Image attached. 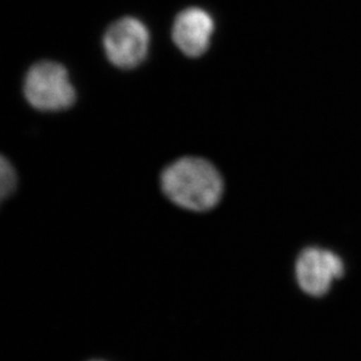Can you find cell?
<instances>
[{
	"label": "cell",
	"instance_id": "cell-1",
	"mask_svg": "<svg viewBox=\"0 0 361 361\" xmlns=\"http://www.w3.org/2000/svg\"><path fill=\"white\" fill-rule=\"evenodd\" d=\"M164 194L182 208L204 212L214 208L222 196L223 180L208 161L184 157L162 174Z\"/></svg>",
	"mask_w": 361,
	"mask_h": 361
},
{
	"label": "cell",
	"instance_id": "cell-2",
	"mask_svg": "<svg viewBox=\"0 0 361 361\" xmlns=\"http://www.w3.org/2000/svg\"><path fill=\"white\" fill-rule=\"evenodd\" d=\"M25 99L40 111H63L77 101V90L61 63L42 60L30 67L24 79Z\"/></svg>",
	"mask_w": 361,
	"mask_h": 361
},
{
	"label": "cell",
	"instance_id": "cell-3",
	"mask_svg": "<svg viewBox=\"0 0 361 361\" xmlns=\"http://www.w3.org/2000/svg\"><path fill=\"white\" fill-rule=\"evenodd\" d=\"M149 42V32L142 21L126 17L108 27L104 35V49L115 67L130 70L146 59Z\"/></svg>",
	"mask_w": 361,
	"mask_h": 361
},
{
	"label": "cell",
	"instance_id": "cell-4",
	"mask_svg": "<svg viewBox=\"0 0 361 361\" xmlns=\"http://www.w3.org/2000/svg\"><path fill=\"white\" fill-rule=\"evenodd\" d=\"M344 274V263L338 255L320 247H307L295 264L297 281L302 291L322 297L330 291L332 283Z\"/></svg>",
	"mask_w": 361,
	"mask_h": 361
},
{
	"label": "cell",
	"instance_id": "cell-5",
	"mask_svg": "<svg viewBox=\"0 0 361 361\" xmlns=\"http://www.w3.org/2000/svg\"><path fill=\"white\" fill-rule=\"evenodd\" d=\"M215 24L204 10L191 7L178 14L173 27V39L188 56H200L209 49Z\"/></svg>",
	"mask_w": 361,
	"mask_h": 361
},
{
	"label": "cell",
	"instance_id": "cell-6",
	"mask_svg": "<svg viewBox=\"0 0 361 361\" xmlns=\"http://www.w3.org/2000/svg\"><path fill=\"white\" fill-rule=\"evenodd\" d=\"M17 183L16 169L10 161L0 154V204L13 194Z\"/></svg>",
	"mask_w": 361,
	"mask_h": 361
},
{
	"label": "cell",
	"instance_id": "cell-7",
	"mask_svg": "<svg viewBox=\"0 0 361 361\" xmlns=\"http://www.w3.org/2000/svg\"><path fill=\"white\" fill-rule=\"evenodd\" d=\"M93 361H101V360H93Z\"/></svg>",
	"mask_w": 361,
	"mask_h": 361
}]
</instances>
